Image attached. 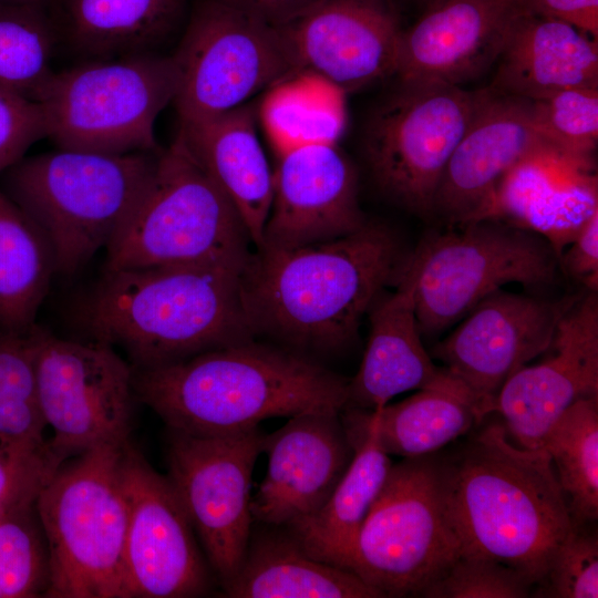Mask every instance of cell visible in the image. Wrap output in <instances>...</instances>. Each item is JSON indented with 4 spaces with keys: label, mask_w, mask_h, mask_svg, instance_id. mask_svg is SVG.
Listing matches in <instances>:
<instances>
[{
    "label": "cell",
    "mask_w": 598,
    "mask_h": 598,
    "mask_svg": "<svg viewBox=\"0 0 598 598\" xmlns=\"http://www.w3.org/2000/svg\"><path fill=\"white\" fill-rule=\"evenodd\" d=\"M406 255L390 228L372 221L326 243L257 247L240 278L250 328L300 351L343 349Z\"/></svg>",
    "instance_id": "obj_1"
},
{
    "label": "cell",
    "mask_w": 598,
    "mask_h": 598,
    "mask_svg": "<svg viewBox=\"0 0 598 598\" xmlns=\"http://www.w3.org/2000/svg\"><path fill=\"white\" fill-rule=\"evenodd\" d=\"M245 265L103 270L80 299L86 339L122 349L134 369L254 340L241 299Z\"/></svg>",
    "instance_id": "obj_2"
},
{
    "label": "cell",
    "mask_w": 598,
    "mask_h": 598,
    "mask_svg": "<svg viewBox=\"0 0 598 598\" xmlns=\"http://www.w3.org/2000/svg\"><path fill=\"white\" fill-rule=\"evenodd\" d=\"M133 370L136 400L167 429L196 435L246 431L267 419L347 404L349 380L306 355L254 340Z\"/></svg>",
    "instance_id": "obj_3"
},
{
    "label": "cell",
    "mask_w": 598,
    "mask_h": 598,
    "mask_svg": "<svg viewBox=\"0 0 598 598\" xmlns=\"http://www.w3.org/2000/svg\"><path fill=\"white\" fill-rule=\"evenodd\" d=\"M444 466L461 556L497 560L536 586L573 528L546 451L518 446L496 422L444 457Z\"/></svg>",
    "instance_id": "obj_4"
},
{
    "label": "cell",
    "mask_w": 598,
    "mask_h": 598,
    "mask_svg": "<svg viewBox=\"0 0 598 598\" xmlns=\"http://www.w3.org/2000/svg\"><path fill=\"white\" fill-rule=\"evenodd\" d=\"M161 150H62L22 157L0 188L38 227L55 274L72 276L106 248L143 192Z\"/></svg>",
    "instance_id": "obj_5"
},
{
    "label": "cell",
    "mask_w": 598,
    "mask_h": 598,
    "mask_svg": "<svg viewBox=\"0 0 598 598\" xmlns=\"http://www.w3.org/2000/svg\"><path fill=\"white\" fill-rule=\"evenodd\" d=\"M99 445L64 461L35 498L50 558V598H130L125 444Z\"/></svg>",
    "instance_id": "obj_6"
},
{
    "label": "cell",
    "mask_w": 598,
    "mask_h": 598,
    "mask_svg": "<svg viewBox=\"0 0 598 598\" xmlns=\"http://www.w3.org/2000/svg\"><path fill=\"white\" fill-rule=\"evenodd\" d=\"M247 229L178 131L106 246L103 270L245 265Z\"/></svg>",
    "instance_id": "obj_7"
},
{
    "label": "cell",
    "mask_w": 598,
    "mask_h": 598,
    "mask_svg": "<svg viewBox=\"0 0 598 598\" xmlns=\"http://www.w3.org/2000/svg\"><path fill=\"white\" fill-rule=\"evenodd\" d=\"M176 87L172 54L80 61L55 72L39 102L47 137L62 150L157 151L155 122Z\"/></svg>",
    "instance_id": "obj_8"
},
{
    "label": "cell",
    "mask_w": 598,
    "mask_h": 598,
    "mask_svg": "<svg viewBox=\"0 0 598 598\" xmlns=\"http://www.w3.org/2000/svg\"><path fill=\"white\" fill-rule=\"evenodd\" d=\"M421 240L402 272L413 285L421 336H434L508 283L550 285L559 256L543 237L515 226L476 220Z\"/></svg>",
    "instance_id": "obj_9"
},
{
    "label": "cell",
    "mask_w": 598,
    "mask_h": 598,
    "mask_svg": "<svg viewBox=\"0 0 598 598\" xmlns=\"http://www.w3.org/2000/svg\"><path fill=\"white\" fill-rule=\"evenodd\" d=\"M461 554L444 457L433 453L392 465L358 533L349 570L383 597H417Z\"/></svg>",
    "instance_id": "obj_10"
},
{
    "label": "cell",
    "mask_w": 598,
    "mask_h": 598,
    "mask_svg": "<svg viewBox=\"0 0 598 598\" xmlns=\"http://www.w3.org/2000/svg\"><path fill=\"white\" fill-rule=\"evenodd\" d=\"M172 56L177 70L173 103L179 123L240 106L295 73L277 27L219 0L195 3Z\"/></svg>",
    "instance_id": "obj_11"
},
{
    "label": "cell",
    "mask_w": 598,
    "mask_h": 598,
    "mask_svg": "<svg viewBox=\"0 0 598 598\" xmlns=\"http://www.w3.org/2000/svg\"><path fill=\"white\" fill-rule=\"evenodd\" d=\"M49 444L63 463L99 445L128 440L134 370L111 346L56 337L37 323L28 332Z\"/></svg>",
    "instance_id": "obj_12"
},
{
    "label": "cell",
    "mask_w": 598,
    "mask_h": 598,
    "mask_svg": "<svg viewBox=\"0 0 598 598\" xmlns=\"http://www.w3.org/2000/svg\"><path fill=\"white\" fill-rule=\"evenodd\" d=\"M480 100L457 85L399 83L368 120L363 148L373 179L391 199L433 216L435 195Z\"/></svg>",
    "instance_id": "obj_13"
},
{
    "label": "cell",
    "mask_w": 598,
    "mask_h": 598,
    "mask_svg": "<svg viewBox=\"0 0 598 598\" xmlns=\"http://www.w3.org/2000/svg\"><path fill=\"white\" fill-rule=\"evenodd\" d=\"M265 435L258 426L220 435L168 429L166 476L221 587L237 574L248 547L251 476Z\"/></svg>",
    "instance_id": "obj_14"
},
{
    "label": "cell",
    "mask_w": 598,
    "mask_h": 598,
    "mask_svg": "<svg viewBox=\"0 0 598 598\" xmlns=\"http://www.w3.org/2000/svg\"><path fill=\"white\" fill-rule=\"evenodd\" d=\"M123 482L128 509L125 570L130 598L208 594L212 569L173 485L130 441L124 447Z\"/></svg>",
    "instance_id": "obj_15"
},
{
    "label": "cell",
    "mask_w": 598,
    "mask_h": 598,
    "mask_svg": "<svg viewBox=\"0 0 598 598\" xmlns=\"http://www.w3.org/2000/svg\"><path fill=\"white\" fill-rule=\"evenodd\" d=\"M576 297L547 300L499 289L480 301L432 355L470 391L485 419L506 380L546 351Z\"/></svg>",
    "instance_id": "obj_16"
},
{
    "label": "cell",
    "mask_w": 598,
    "mask_h": 598,
    "mask_svg": "<svg viewBox=\"0 0 598 598\" xmlns=\"http://www.w3.org/2000/svg\"><path fill=\"white\" fill-rule=\"evenodd\" d=\"M536 364L524 365L498 391L491 414L508 439L538 450L560 415L580 399L598 396V295L577 296L559 318Z\"/></svg>",
    "instance_id": "obj_17"
},
{
    "label": "cell",
    "mask_w": 598,
    "mask_h": 598,
    "mask_svg": "<svg viewBox=\"0 0 598 598\" xmlns=\"http://www.w3.org/2000/svg\"><path fill=\"white\" fill-rule=\"evenodd\" d=\"M341 411H305L265 435L268 467L251 496L254 522L289 529L323 507L354 453Z\"/></svg>",
    "instance_id": "obj_18"
},
{
    "label": "cell",
    "mask_w": 598,
    "mask_h": 598,
    "mask_svg": "<svg viewBox=\"0 0 598 598\" xmlns=\"http://www.w3.org/2000/svg\"><path fill=\"white\" fill-rule=\"evenodd\" d=\"M277 28L295 72L310 71L343 91L395 74L403 29L390 0H323Z\"/></svg>",
    "instance_id": "obj_19"
},
{
    "label": "cell",
    "mask_w": 598,
    "mask_h": 598,
    "mask_svg": "<svg viewBox=\"0 0 598 598\" xmlns=\"http://www.w3.org/2000/svg\"><path fill=\"white\" fill-rule=\"evenodd\" d=\"M272 174V200L258 247L326 243L368 221L359 205L355 168L334 144L316 141L291 147Z\"/></svg>",
    "instance_id": "obj_20"
},
{
    "label": "cell",
    "mask_w": 598,
    "mask_h": 598,
    "mask_svg": "<svg viewBox=\"0 0 598 598\" xmlns=\"http://www.w3.org/2000/svg\"><path fill=\"white\" fill-rule=\"evenodd\" d=\"M546 148L551 147L539 133L533 101L481 89L441 178L433 216L452 226L470 221L512 168Z\"/></svg>",
    "instance_id": "obj_21"
},
{
    "label": "cell",
    "mask_w": 598,
    "mask_h": 598,
    "mask_svg": "<svg viewBox=\"0 0 598 598\" xmlns=\"http://www.w3.org/2000/svg\"><path fill=\"white\" fill-rule=\"evenodd\" d=\"M515 8L497 0H435L402 30L399 83L457 85L493 65Z\"/></svg>",
    "instance_id": "obj_22"
},
{
    "label": "cell",
    "mask_w": 598,
    "mask_h": 598,
    "mask_svg": "<svg viewBox=\"0 0 598 598\" xmlns=\"http://www.w3.org/2000/svg\"><path fill=\"white\" fill-rule=\"evenodd\" d=\"M597 212L594 164L546 148L512 168L470 221L495 220L528 230L560 256Z\"/></svg>",
    "instance_id": "obj_23"
},
{
    "label": "cell",
    "mask_w": 598,
    "mask_h": 598,
    "mask_svg": "<svg viewBox=\"0 0 598 598\" xmlns=\"http://www.w3.org/2000/svg\"><path fill=\"white\" fill-rule=\"evenodd\" d=\"M496 62L488 86L530 101L598 86L597 39L560 20L518 9Z\"/></svg>",
    "instance_id": "obj_24"
},
{
    "label": "cell",
    "mask_w": 598,
    "mask_h": 598,
    "mask_svg": "<svg viewBox=\"0 0 598 598\" xmlns=\"http://www.w3.org/2000/svg\"><path fill=\"white\" fill-rule=\"evenodd\" d=\"M367 315L369 339L360 368L348 381L344 408L372 411L400 393L441 379L444 368L436 367L423 347L413 285L406 275L400 271L395 291L383 290Z\"/></svg>",
    "instance_id": "obj_25"
},
{
    "label": "cell",
    "mask_w": 598,
    "mask_h": 598,
    "mask_svg": "<svg viewBox=\"0 0 598 598\" xmlns=\"http://www.w3.org/2000/svg\"><path fill=\"white\" fill-rule=\"evenodd\" d=\"M189 0H52L59 45L80 59L107 60L159 50L181 31Z\"/></svg>",
    "instance_id": "obj_26"
},
{
    "label": "cell",
    "mask_w": 598,
    "mask_h": 598,
    "mask_svg": "<svg viewBox=\"0 0 598 598\" xmlns=\"http://www.w3.org/2000/svg\"><path fill=\"white\" fill-rule=\"evenodd\" d=\"M178 131L258 247L270 212L274 174L258 138L254 107L243 104L205 120L179 123Z\"/></svg>",
    "instance_id": "obj_27"
},
{
    "label": "cell",
    "mask_w": 598,
    "mask_h": 598,
    "mask_svg": "<svg viewBox=\"0 0 598 598\" xmlns=\"http://www.w3.org/2000/svg\"><path fill=\"white\" fill-rule=\"evenodd\" d=\"M341 417L354 448L352 460L323 507L287 530L312 557L349 569L358 533L393 464L377 441L367 410L344 408Z\"/></svg>",
    "instance_id": "obj_28"
},
{
    "label": "cell",
    "mask_w": 598,
    "mask_h": 598,
    "mask_svg": "<svg viewBox=\"0 0 598 598\" xmlns=\"http://www.w3.org/2000/svg\"><path fill=\"white\" fill-rule=\"evenodd\" d=\"M249 538L241 566L221 587L228 598H383L353 571L309 555L282 527Z\"/></svg>",
    "instance_id": "obj_29"
},
{
    "label": "cell",
    "mask_w": 598,
    "mask_h": 598,
    "mask_svg": "<svg viewBox=\"0 0 598 598\" xmlns=\"http://www.w3.org/2000/svg\"><path fill=\"white\" fill-rule=\"evenodd\" d=\"M367 412L381 448L403 458L436 453L484 420L470 391L445 369L436 383Z\"/></svg>",
    "instance_id": "obj_30"
},
{
    "label": "cell",
    "mask_w": 598,
    "mask_h": 598,
    "mask_svg": "<svg viewBox=\"0 0 598 598\" xmlns=\"http://www.w3.org/2000/svg\"><path fill=\"white\" fill-rule=\"evenodd\" d=\"M55 274L51 250L34 223L0 189V329L25 334Z\"/></svg>",
    "instance_id": "obj_31"
},
{
    "label": "cell",
    "mask_w": 598,
    "mask_h": 598,
    "mask_svg": "<svg viewBox=\"0 0 598 598\" xmlns=\"http://www.w3.org/2000/svg\"><path fill=\"white\" fill-rule=\"evenodd\" d=\"M549 455L573 526L598 518V396L570 405L547 433Z\"/></svg>",
    "instance_id": "obj_32"
},
{
    "label": "cell",
    "mask_w": 598,
    "mask_h": 598,
    "mask_svg": "<svg viewBox=\"0 0 598 598\" xmlns=\"http://www.w3.org/2000/svg\"><path fill=\"white\" fill-rule=\"evenodd\" d=\"M45 429L29 336L0 329V447L18 458L61 465Z\"/></svg>",
    "instance_id": "obj_33"
},
{
    "label": "cell",
    "mask_w": 598,
    "mask_h": 598,
    "mask_svg": "<svg viewBox=\"0 0 598 598\" xmlns=\"http://www.w3.org/2000/svg\"><path fill=\"white\" fill-rule=\"evenodd\" d=\"M58 45L49 8L0 4V89L40 102L55 73Z\"/></svg>",
    "instance_id": "obj_34"
},
{
    "label": "cell",
    "mask_w": 598,
    "mask_h": 598,
    "mask_svg": "<svg viewBox=\"0 0 598 598\" xmlns=\"http://www.w3.org/2000/svg\"><path fill=\"white\" fill-rule=\"evenodd\" d=\"M35 498H23L0 509V598L47 596L49 548Z\"/></svg>",
    "instance_id": "obj_35"
},
{
    "label": "cell",
    "mask_w": 598,
    "mask_h": 598,
    "mask_svg": "<svg viewBox=\"0 0 598 598\" xmlns=\"http://www.w3.org/2000/svg\"><path fill=\"white\" fill-rule=\"evenodd\" d=\"M545 142L571 158L594 164L598 141V86L574 87L533 101Z\"/></svg>",
    "instance_id": "obj_36"
},
{
    "label": "cell",
    "mask_w": 598,
    "mask_h": 598,
    "mask_svg": "<svg viewBox=\"0 0 598 598\" xmlns=\"http://www.w3.org/2000/svg\"><path fill=\"white\" fill-rule=\"evenodd\" d=\"M533 587L528 578L497 560L462 555L417 597L526 598Z\"/></svg>",
    "instance_id": "obj_37"
},
{
    "label": "cell",
    "mask_w": 598,
    "mask_h": 598,
    "mask_svg": "<svg viewBox=\"0 0 598 598\" xmlns=\"http://www.w3.org/2000/svg\"><path fill=\"white\" fill-rule=\"evenodd\" d=\"M534 597L597 598L598 537L587 525L573 526L558 545Z\"/></svg>",
    "instance_id": "obj_38"
},
{
    "label": "cell",
    "mask_w": 598,
    "mask_h": 598,
    "mask_svg": "<svg viewBox=\"0 0 598 598\" xmlns=\"http://www.w3.org/2000/svg\"><path fill=\"white\" fill-rule=\"evenodd\" d=\"M43 137L47 128L41 104L0 89V175Z\"/></svg>",
    "instance_id": "obj_39"
},
{
    "label": "cell",
    "mask_w": 598,
    "mask_h": 598,
    "mask_svg": "<svg viewBox=\"0 0 598 598\" xmlns=\"http://www.w3.org/2000/svg\"><path fill=\"white\" fill-rule=\"evenodd\" d=\"M559 256L560 268L588 290H598V212L581 227Z\"/></svg>",
    "instance_id": "obj_40"
},
{
    "label": "cell",
    "mask_w": 598,
    "mask_h": 598,
    "mask_svg": "<svg viewBox=\"0 0 598 598\" xmlns=\"http://www.w3.org/2000/svg\"><path fill=\"white\" fill-rule=\"evenodd\" d=\"M47 478L43 463L14 457L0 447V509L35 496Z\"/></svg>",
    "instance_id": "obj_41"
},
{
    "label": "cell",
    "mask_w": 598,
    "mask_h": 598,
    "mask_svg": "<svg viewBox=\"0 0 598 598\" xmlns=\"http://www.w3.org/2000/svg\"><path fill=\"white\" fill-rule=\"evenodd\" d=\"M515 9L560 20L597 39L598 0H518Z\"/></svg>",
    "instance_id": "obj_42"
},
{
    "label": "cell",
    "mask_w": 598,
    "mask_h": 598,
    "mask_svg": "<svg viewBox=\"0 0 598 598\" xmlns=\"http://www.w3.org/2000/svg\"><path fill=\"white\" fill-rule=\"evenodd\" d=\"M274 27L303 16L323 0H219Z\"/></svg>",
    "instance_id": "obj_43"
},
{
    "label": "cell",
    "mask_w": 598,
    "mask_h": 598,
    "mask_svg": "<svg viewBox=\"0 0 598 598\" xmlns=\"http://www.w3.org/2000/svg\"><path fill=\"white\" fill-rule=\"evenodd\" d=\"M52 0H0V4H34L50 8Z\"/></svg>",
    "instance_id": "obj_44"
},
{
    "label": "cell",
    "mask_w": 598,
    "mask_h": 598,
    "mask_svg": "<svg viewBox=\"0 0 598 598\" xmlns=\"http://www.w3.org/2000/svg\"><path fill=\"white\" fill-rule=\"evenodd\" d=\"M497 1L509 8H515L518 2V0H497Z\"/></svg>",
    "instance_id": "obj_45"
},
{
    "label": "cell",
    "mask_w": 598,
    "mask_h": 598,
    "mask_svg": "<svg viewBox=\"0 0 598 598\" xmlns=\"http://www.w3.org/2000/svg\"><path fill=\"white\" fill-rule=\"evenodd\" d=\"M416 1H419V2H421V3H423V4H425V8H426L427 6H430V4H431L433 1H435V0H416Z\"/></svg>",
    "instance_id": "obj_46"
}]
</instances>
